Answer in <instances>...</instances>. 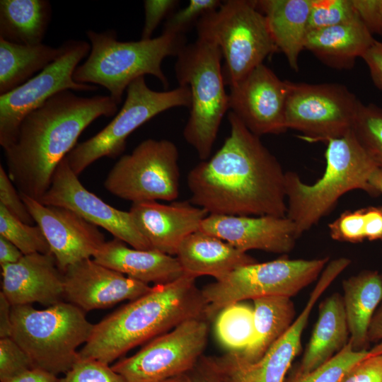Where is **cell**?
I'll use <instances>...</instances> for the list:
<instances>
[{"label": "cell", "mask_w": 382, "mask_h": 382, "mask_svg": "<svg viewBox=\"0 0 382 382\" xmlns=\"http://www.w3.org/2000/svg\"><path fill=\"white\" fill-rule=\"evenodd\" d=\"M230 134L189 172L190 202L209 214L286 216L285 175L277 158L229 111Z\"/></svg>", "instance_id": "obj_1"}, {"label": "cell", "mask_w": 382, "mask_h": 382, "mask_svg": "<svg viewBox=\"0 0 382 382\" xmlns=\"http://www.w3.org/2000/svg\"><path fill=\"white\" fill-rule=\"evenodd\" d=\"M117 110L110 96L87 98L64 91L29 113L13 141L4 149L7 173L19 193L40 201L83 131L97 118L113 116Z\"/></svg>", "instance_id": "obj_2"}, {"label": "cell", "mask_w": 382, "mask_h": 382, "mask_svg": "<svg viewBox=\"0 0 382 382\" xmlns=\"http://www.w3.org/2000/svg\"><path fill=\"white\" fill-rule=\"evenodd\" d=\"M196 278L184 274L155 284L143 296L93 325L79 357L105 364L192 318L206 319L207 303Z\"/></svg>", "instance_id": "obj_3"}, {"label": "cell", "mask_w": 382, "mask_h": 382, "mask_svg": "<svg viewBox=\"0 0 382 382\" xmlns=\"http://www.w3.org/2000/svg\"><path fill=\"white\" fill-rule=\"evenodd\" d=\"M327 144L325 172L316 183H305L296 173L286 172V216L294 223L299 238L328 215L347 192L361 190L371 197L380 196L369 178L381 166L361 145L352 130Z\"/></svg>", "instance_id": "obj_4"}, {"label": "cell", "mask_w": 382, "mask_h": 382, "mask_svg": "<svg viewBox=\"0 0 382 382\" xmlns=\"http://www.w3.org/2000/svg\"><path fill=\"white\" fill-rule=\"evenodd\" d=\"M91 49L87 59L74 71L79 83H93L106 88L119 105L125 91L136 79L152 75L164 88L169 83L161 65L169 56H177L187 44L185 35L163 32L156 37L139 41H119L117 33L87 30Z\"/></svg>", "instance_id": "obj_5"}, {"label": "cell", "mask_w": 382, "mask_h": 382, "mask_svg": "<svg viewBox=\"0 0 382 382\" xmlns=\"http://www.w3.org/2000/svg\"><path fill=\"white\" fill-rule=\"evenodd\" d=\"M176 57L177 81L190 92V115L183 137L204 161L209 158L222 119L229 110L221 64L222 53L215 43L197 38L186 44Z\"/></svg>", "instance_id": "obj_6"}, {"label": "cell", "mask_w": 382, "mask_h": 382, "mask_svg": "<svg viewBox=\"0 0 382 382\" xmlns=\"http://www.w3.org/2000/svg\"><path fill=\"white\" fill-rule=\"evenodd\" d=\"M11 336L35 367L55 376L66 374L79 359L78 347L90 337L93 324L85 311L69 302L45 309L31 304L11 307Z\"/></svg>", "instance_id": "obj_7"}, {"label": "cell", "mask_w": 382, "mask_h": 382, "mask_svg": "<svg viewBox=\"0 0 382 382\" xmlns=\"http://www.w3.org/2000/svg\"><path fill=\"white\" fill-rule=\"evenodd\" d=\"M197 38L215 43L225 60V84L231 86L278 52L265 16L255 1L227 0L196 25Z\"/></svg>", "instance_id": "obj_8"}, {"label": "cell", "mask_w": 382, "mask_h": 382, "mask_svg": "<svg viewBox=\"0 0 382 382\" xmlns=\"http://www.w3.org/2000/svg\"><path fill=\"white\" fill-rule=\"evenodd\" d=\"M328 257L312 260L281 258L239 267L201 289L206 317L212 319L226 306L269 296L292 297L316 280Z\"/></svg>", "instance_id": "obj_9"}, {"label": "cell", "mask_w": 382, "mask_h": 382, "mask_svg": "<svg viewBox=\"0 0 382 382\" xmlns=\"http://www.w3.org/2000/svg\"><path fill=\"white\" fill-rule=\"evenodd\" d=\"M126 92L125 103L111 122L66 155L69 166L77 175L99 158L120 155L129 134L154 117L173 108L190 105L187 86L156 91L147 86L144 76L134 80Z\"/></svg>", "instance_id": "obj_10"}, {"label": "cell", "mask_w": 382, "mask_h": 382, "mask_svg": "<svg viewBox=\"0 0 382 382\" xmlns=\"http://www.w3.org/2000/svg\"><path fill=\"white\" fill-rule=\"evenodd\" d=\"M338 275L332 267L324 269L301 313L257 361H248L239 352H228L221 355H202L195 369L209 382H284L301 350L302 333L314 305Z\"/></svg>", "instance_id": "obj_11"}, {"label": "cell", "mask_w": 382, "mask_h": 382, "mask_svg": "<svg viewBox=\"0 0 382 382\" xmlns=\"http://www.w3.org/2000/svg\"><path fill=\"white\" fill-rule=\"evenodd\" d=\"M178 150L168 139H147L112 166L104 187L113 195L131 201H174L178 197Z\"/></svg>", "instance_id": "obj_12"}, {"label": "cell", "mask_w": 382, "mask_h": 382, "mask_svg": "<svg viewBox=\"0 0 382 382\" xmlns=\"http://www.w3.org/2000/svg\"><path fill=\"white\" fill-rule=\"evenodd\" d=\"M361 101L344 85L289 81L285 120L287 129L309 142L340 138L352 129Z\"/></svg>", "instance_id": "obj_13"}, {"label": "cell", "mask_w": 382, "mask_h": 382, "mask_svg": "<svg viewBox=\"0 0 382 382\" xmlns=\"http://www.w3.org/2000/svg\"><path fill=\"white\" fill-rule=\"evenodd\" d=\"M208 334L207 319L187 320L111 367L127 382H161L187 374L203 355Z\"/></svg>", "instance_id": "obj_14"}, {"label": "cell", "mask_w": 382, "mask_h": 382, "mask_svg": "<svg viewBox=\"0 0 382 382\" xmlns=\"http://www.w3.org/2000/svg\"><path fill=\"white\" fill-rule=\"evenodd\" d=\"M63 54L28 81L0 96V144L3 149L15 139L23 120L48 99L64 91H93V84L79 83L73 79L79 62L91 46L85 41L70 40Z\"/></svg>", "instance_id": "obj_15"}, {"label": "cell", "mask_w": 382, "mask_h": 382, "mask_svg": "<svg viewBox=\"0 0 382 382\" xmlns=\"http://www.w3.org/2000/svg\"><path fill=\"white\" fill-rule=\"evenodd\" d=\"M39 202L72 210L132 248L154 249L136 226L130 212L108 204L88 190L71 170L66 157L57 167L50 187Z\"/></svg>", "instance_id": "obj_16"}, {"label": "cell", "mask_w": 382, "mask_h": 382, "mask_svg": "<svg viewBox=\"0 0 382 382\" xmlns=\"http://www.w3.org/2000/svg\"><path fill=\"white\" fill-rule=\"evenodd\" d=\"M288 90L289 81L262 64L230 86L229 111L258 137L284 133Z\"/></svg>", "instance_id": "obj_17"}, {"label": "cell", "mask_w": 382, "mask_h": 382, "mask_svg": "<svg viewBox=\"0 0 382 382\" xmlns=\"http://www.w3.org/2000/svg\"><path fill=\"white\" fill-rule=\"evenodd\" d=\"M20 195L35 222L42 230L62 272L72 264L93 258L106 242L97 226L74 211Z\"/></svg>", "instance_id": "obj_18"}, {"label": "cell", "mask_w": 382, "mask_h": 382, "mask_svg": "<svg viewBox=\"0 0 382 382\" xmlns=\"http://www.w3.org/2000/svg\"><path fill=\"white\" fill-rule=\"evenodd\" d=\"M64 299L83 311L134 300L146 293L148 284L107 267L93 258L69 265L64 272Z\"/></svg>", "instance_id": "obj_19"}, {"label": "cell", "mask_w": 382, "mask_h": 382, "mask_svg": "<svg viewBox=\"0 0 382 382\" xmlns=\"http://www.w3.org/2000/svg\"><path fill=\"white\" fill-rule=\"evenodd\" d=\"M200 231L214 235L247 253L260 250L286 254L299 238L294 223L286 216L209 214Z\"/></svg>", "instance_id": "obj_20"}, {"label": "cell", "mask_w": 382, "mask_h": 382, "mask_svg": "<svg viewBox=\"0 0 382 382\" xmlns=\"http://www.w3.org/2000/svg\"><path fill=\"white\" fill-rule=\"evenodd\" d=\"M2 291L10 304L52 306L64 298V274L52 253L24 255L1 266Z\"/></svg>", "instance_id": "obj_21"}, {"label": "cell", "mask_w": 382, "mask_h": 382, "mask_svg": "<svg viewBox=\"0 0 382 382\" xmlns=\"http://www.w3.org/2000/svg\"><path fill=\"white\" fill-rule=\"evenodd\" d=\"M134 221L154 250L176 255L183 241L200 229L208 212L190 202L164 204L156 201L132 203L129 211Z\"/></svg>", "instance_id": "obj_22"}, {"label": "cell", "mask_w": 382, "mask_h": 382, "mask_svg": "<svg viewBox=\"0 0 382 382\" xmlns=\"http://www.w3.org/2000/svg\"><path fill=\"white\" fill-rule=\"evenodd\" d=\"M176 257L184 274L195 278L212 276L216 280L224 278L239 267L257 262L247 253L200 230L183 241Z\"/></svg>", "instance_id": "obj_23"}, {"label": "cell", "mask_w": 382, "mask_h": 382, "mask_svg": "<svg viewBox=\"0 0 382 382\" xmlns=\"http://www.w3.org/2000/svg\"><path fill=\"white\" fill-rule=\"evenodd\" d=\"M93 259L132 279L149 284H162L184 275L176 257L156 250L129 248L114 238L106 241Z\"/></svg>", "instance_id": "obj_24"}, {"label": "cell", "mask_w": 382, "mask_h": 382, "mask_svg": "<svg viewBox=\"0 0 382 382\" xmlns=\"http://www.w3.org/2000/svg\"><path fill=\"white\" fill-rule=\"evenodd\" d=\"M376 40L359 16L350 21L308 33L304 50L336 69H349Z\"/></svg>", "instance_id": "obj_25"}, {"label": "cell", "mask_w": 382, "mask_h": 382, "mask_svg": "<svg viewBox=\"0 0 382 382\" xmlns=\"http://www.w3.org/2000/svg\"><path fill=\"white\" fill-rule=\"evenodd\" d=\"M257 8L265 16L278 51L295 71L307 35L311 0H257Z\"/></svg>", "instance_id": "obj_26"}, {"label": "cell", "mask_w": 382, "mask_h": 382, "mask_svg": "<svg viewBox=\"0 0 382 382\" xmlns=\"http://www.w3.org/2000/svg\"><path fill=\"white\" fill-rule=\"evenodd\" d=\"M349 335L342 296L332 294L319 306L317 322L295 374H305L325 364L348 343Z\"/></svg>", "instance_id": "obj_27"}, {"label": "cell", "mask_w": 382, "mask_h": 382, "mask_svg": "<svg viewBox=\"0 0 382 382\" xmlns=\"http://www.w3.org/2000/svg\"><path fill=\"white\" fill-rule=\"evenodd\" d=\"M344 308L350 338L354 350H367L368 329L371 319L382 302L381 273L364 270L342 282Z\"/></svg>", "instance_id": "obj_28"}, {"label": "cell", "mask_w": 382, "mask_h": 382, "mask_svg": "<svg viewBox=\"0 0 382 382\" xmlns=\"http://www.w3.org/2000/svg\"><path fill=\"white\" fill-rule=\"evenodd\" d=\"M51 17L47 0H1L0 38L26 45L42 43Z\"/></svg>", "instance_id": "obj_29"}, {"label": "cell", "mask_w": 382, "mask_h": 382, "mask_svg": "<svg viewBox=\"0 0 382 382\" xmlns=\"http://www.w3.org/2000/svg\"><path fill=\"white\" fill-rule=\"evenodd\" d=\"M64 43L53 47L43 43L26 45L0 38V96L21 86L36 72L57 59Z\"/></svg>", "instance_id": "obj_30"}, {"label": "cell", "mask_w": 382, "mask_h": 382, "mask_svg": "<svg viewBox=\"0 0 382 382\" xmlns=\"http://www.w3.org/2000/svg\"><path fill=\"white\" fill-rule=\"evenodd\" d=\"M255 335L252 343L239 352L248 361L260 359L289 329L296 311L290 297L269 296L253 299Z\"/></svg>", "instance_id": "obj_31"}, {"label": "cell", "mask_w": 382, "mask_h": 382, "mask_svg": "<svg viewBox=\"0 0 382 382\" xmlns=\"http://www.w3.org/2000/svg\"><path fill=\"white\" fill-rule=\"evenodd\" d=\"M215 330L220 343L228 352H241L255 335L253 307L236 302L224 307L216 316Z\"/></svg>", "instance_id": "obj_32"}, {"label": "cell", "mask_w": 382, "mask_h": 382, "mask_svg": "<svg viewBox=\"0 0 382 382\" xmlns=\"http://www.w3.org/2000/svg\"><path fill=\"white\" fill-rule=\"evenodd\" d=\"M0 236L13 243L23 253H51L45 234L38 225L24 223L0 204Z\"/></svg>", "instance_id": "obj_33"}, {"label": "cell", "mask_w": 382, "mask_h": 382, "mask_svg": "<svg viewBox=\"0 0 382 382\" xmlns=\"http://www.w3.org/2000/svg\"><path fill=\"white\" fill-rule=\"evenodd\" d=\"M352 130L361 145L382 167V108L361 102Z\"/></svg>", "instance_id": "obj_34"}, {"label": "cell", "mask_w": 382, "mask_h": 382, "mask_svg": "<svg viewBox=\"0 0 382 382\" xmlns=\"http://www.w3.org/2000/svg\"><path fill=\"white\" fill-rule=\"evenodd\" d=\"M369 356V350H354L349 341L325 364L305 374H294L287 382H339L355 364Z\"/></svg>", "instance_id": "obj_35"}, {"label": "cell", "mask_w": 382, "mask_h": 382, "mask_svg": "<svg viewBox=\"0 0 382 382\" xmlns=\"http://www.w3.org/2000/svg\"><path fill=\"white\" fill-rule=\"evenodd\" d=\"M359 17L352 0H311L307 34Z\"/></svg>", "instance_id": "obj_36"}, {"label": "cell", "mask_w": 382, "mask_h": 382, "mask_svg": "<svg viewBox=\"0 0 382 382\" xmlns=\"http://www.w3.org/2000/svg\"><path fill=\"white\" fill-rule=\"evenodd\" d=\"M221 4L220 0H190L187 6L167 17L163 32L185 35L201 18L216 10Z\"/></svg>", "instance_id": "obj_37"}, {"label": "cell", "mask_w": 382, "mask_h": 382, "mask_svg": "<svg viewBox=\"0 0 382 382\" xmlns=\"http://www.w3.org/2000/svg\"><path fill=\"white\" fill-rule=\"evenodd\" d=\"M58 382H127L109 364L93 359L79 358Z\"/></svg>", "instance_id": "obj_38"}, {"label": "cell", "mask_w": 382, "mask_h": 382, "mask_svg": "<svg viewBox=\"0 0 382 382\" xmlns=\"http://www.w3.org/2000/svg\"><path fill=\"white\" fill-rule=\"evenodd\" d=\"M330 237L337 241L357 243L366 239L364 208L345 211L328 224Z\"/></svg>", "instance_id": "obj_39"}, {"label": "cell", "mask_w": 382, "mask_h": 382, "mask_svg": "<svg viewBox=\"0 0 382 382\" xmlns=\"http://www.w3.org/2000/svg\"><path fill=\"white\" fill-rule=\"evenodd\" d=\"M35 367L28 354L12 337L0 338V381Z\"/></svg>", "instance_id": "obj_40"}, {"label": "cell", "mask_w": 382, "mask_h": 382, "mask_svg": "<svg viewBox=\"0 0 382 382\" xmlns=\"http://www.w3.org/2000/svg\"><path fill=\"white\" fill-rule=\"evenodd\" d=\"M4 167L0 166V204L21 221L33 224L35 221Z\"/></svg>", "instance_id": "obj_41"}, {"label": "cell", "mask_w": 382, "mask_h": 382, "mask_svg": "<svg viewBox=\"0 0 382 382\" xmlns=\"http://www.w3.org/2000/svg\"><path fill=\"white\" fill-rule=\"evenodd\" d=\"M179 4L177 0H145L144 1V23L141 40L152 38V34L160 23L173 12Z\"/></svg>", "instance_id": "obj_42"}, {"label": "cell", "mask_w": 382, "mask_h": 382, "mask_svg": "<svg viewBox=\"0 0 382 382\" xmlns=\"http://www.w3.org/2000/svg\"><path fill=\"white\" fill-rule=\"evenodd\" d=\"M339 382H382V354L369 356L361 360Z\"/></svg>", "instance_id": "obj_43"}, {"label": "cell", "mask_w": 382, "mask_h": 382, "mask_svg": "<svg viewBox=\"0 0 382 382\" xmlns=\"http://www.w3.org/2000/svg\"><path fill=\"white\" fill-rule=\"evenodd\" d=\"M374 85L382 91V42L375 40L363 55Z\"/></svg>", "instance_id": "obj_44"}, {"label": "cell", "mask_w": 382, "mask_h": 382, "mask_svg": "<svg viewBox=\"0 0 382 382\" xmlns=\"http://www.w3.org/2000/svg\"><path fill=\"white\" fill-rule=\"evenodd\" d=\"M366 222V239L382 241V207L364 208Z\"/></svg>", "instance_id": "obj_45"}, {"label": "cell", "mask_w": 382, "mask_h": 382, "mask_svg": "<svg viewBox=\"0 0 382 382\" xmlns=\"http://www.w3.org/2000/svg\"><path fill=\"white\" fill-rule=\"evenodd\" d=\"M367 339L369 342H379L369 350L371 356L382 354V302L376 309L370 323Z\"/></svg>", "instance_id": "obj_46"}, {"label": "cell", "mask_w": 382, "mask_h": 382, "mask_svg": "<svg viewBox=\"0 0 382 382\" xmlns=\"http://www.w3.org/2000/svg\"><path fill=\"white\" fill-rule=\"evenodd\" d=\"M58 381L57 376L42 369L34 367L2 382H58Z\"/></svg>", "instance_id": "obj_47"}, {"label": "cell", "mask_w": 382, "mask_h": 382, "mask_svg": "<svg viewBox=\"0 0 382 382\" xmlns=\"http://www.w3.org/2000/svg\"><path fill=\"white\" fill-rule=\"evenodd\" d=\"M11 307L6 296L0 293V338L11 337L12 332Z\"/></svg>", "instance_id": "obj_48"}, {"label": "cell", "mask_w": 382, "mask_h": 382, "mask_svg": "<svg viewBox=\"0 0 382 382\" xmlns=\"http://www.w3.org/2000/svg\"><path fill=\"white\" fill-rule=\"evenodd\" d=\"M23 255V253L13 243L0 236L1 266L17 262Z\"/></svg>", "instance_id": "obj_49"}, {"label": "cell", "mask_w": 382, "mask_h": 382, "mask_svg": "<svg viewBox=\"0 0 382 382\" xmlns=\"http://www.w3.org/2000/svg\"><path fill=\"white\" fill-rule=\"evenodd\" d=\"M369 183L379 195H382V167L377 168L372 173Z\"/></svg>", "instance_id": "obj_50"}, {"label": "cell", "mask_w": 382, "mask_h": 382, "mask_svg": "<svg viewBox=\"0 0 382 382\" xmlns=\"http://www.w3.org/2000/svg\"><path fill=\"white\" fill-rule=\"evenodd\" d=\"M189 376H190V382H209L195 369H194L190 373H189Z\"/></svg>", "instance_id": "obj_51"}, {"label": "cell", "mask_w": 382, "mask_h": 382, "mask_svg": "<svg viewBox=\"0 0 382 382\" xmlns=\"http://www.w3.org/2000/svg\"><path fill=\"white\" fill-rule=\"evenodd\" d=\"M161 382H190L189 374L173 377Z\"/></svg>", "instance_id": "obj_52"}, {"label": "cell", "mask_w": 382, "mask_h": 382, "mask_svg": "<svg viewBox=\"0 0 382 382\" xmlns=\"http://www.w3.org/2000/svg\"><path fill=\"white\" fill-rule=\"evenodd\" d=\"M381 32H380V35H382V0H381Z\"/></svg>", "instance_id": "obj_53"}, {"label": "cell", "mask_w": 382, "mask_h": 382, "mask_svg": "<svg viewBox=\"0 0 382 382\" xmlns=\"http://www.w3.org/2000/svg\"><path fill=\"white\" fill-rule=\"evenodd\" d=\"M381 278H382V271H381Z\"/></svg>", "instance_id": "obj_54"}]
</instances>
